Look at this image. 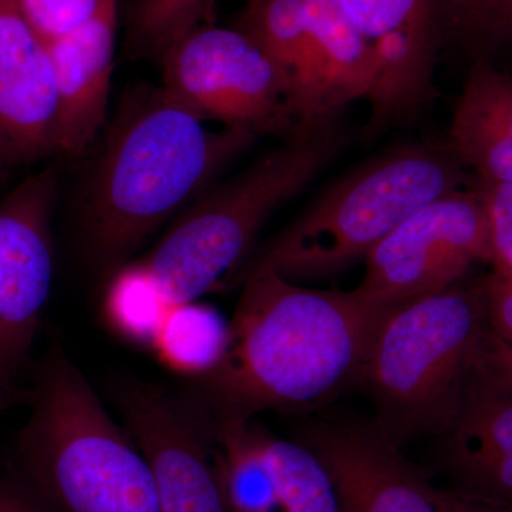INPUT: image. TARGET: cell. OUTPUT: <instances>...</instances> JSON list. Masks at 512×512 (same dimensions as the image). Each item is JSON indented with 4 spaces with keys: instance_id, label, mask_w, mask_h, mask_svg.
<instances>
[{
    "instance_id": "cell-19",
    "label": "cell",
    "mask_w": 512,
    "mask_h": 512,
    "mask_svg": "<svg viewBox=\"0 0 512 512\" xmlns=\"http://www.w3.org/2000/svg\"><path fill=\"white\" fill-rule=\"evenodd\" d=\"M478 183L512 184V128L463 89L450 126V146Z\"/></svg>"
},
{
    "instance_id": "cell-23",
    "label": "cell",
    "mask_w": 512,
    "mask_h": 512,
    "mask_svg": "<svg viewBox=\"0 0 512 512\" xmlns=\"http://www.w3.org/2000/svg\"><path fill=\"white\" fill-rule=\"evenodd\" d=\"M512 0H441L444 40L484 53L510 40Z\"/></svg>"
},
{
    "instance_id": "cell-7",
    "label": "cell",
    "mask_w": 512,
    "mask_h": 512,
    "mask_svg": "<svg viewBox=\"0 0 512 512\" xmlns=\"http://www.w3.org/2000/svg\"><path fill=\"white\" fill-rule=\"evenodd\" d=\"M163 90L202 121L254 136L295 133L284 72L239 29L205 26L163 57Z\"/></svg>"
},
{
    "instance_id": "cell-25",
    "label": "cell",
    "mask_w": 512,
    "mask_h": 512,
    "mask_svg": "<svg viewBox=\"0 0 512 512\" xmlns=\"http://www.w3.org/2000/svg\"><path fill=\"white\" fill-rule=\"evenodd\" d=\"M490 220L494 274L512 279V184L476 181Z\"/></svg>"
},
{
    "instance_id": "cell-20",
    "label": "cell",
    "mask_w": 512,
    "mask_h": 512,
    "mask_svg": "<svg viewBox=\"0 0 512 512\" xmlns=\"http://www.w3.org/2000/svg\"><path fill=\"white\" fill-rule=\"evenodd\" d=\"M229 322L217 309L198 301L173 305L154 340L158 355L171 369L204 376L220 362Z\"/></svg>"
},
{
    "instance_id": "cell-17",
    "label": "cell",
    "mask_w": 512,
    "mask_h": 512,
    "mask_svg": "<svg viewBox=\"0 0 512 512\" xmlns=\"http://www.w3.org/2000/svg\"><path fill=\"white\" fill-rule=\"evenodd\" d=\"M305 3L312 37V69L296 131L336 123L352 101L369 99L379 76L372 43L339 0Z\"/></svg>"
},
{
    "instance_id": "cell-22",
    "label": "cell",
    "mask_w": 512,
    "mask_h": 512,
    "mask_svg": "<svg viewBox=\"0 0 512 512\" xmlns=\"http://www.w3.org/2000/svg\"><path fill=\"white\" fill-rule=\"evenodd\" d=\"M218 0H133L130 36L136 49L160 56L185 36L215 25Z\"/></svg>"
},
{
    "instance_id": "cell-21",
    "label": "cell",
    "mask_w": 512,
    "mask_h": 512,
    "mask_svg": "<svg viewBox=\"0 0 512 512\" xmlns=\"http://www.w3.org/2000/svg\"><path fill=\"white\" fill-rule=\"evenodd\" d=\"M171 306L141 261L123 266L113 276L104 301L107 319L117 332L151 346Z\"/></svg>"
},
{
    "instance_id": "cell-3",
    "label": "cell",
    "mask_w": 512,
    "mask_h": 512,
    "mask_svg": "<svg viewBox=\"0 0 512 512\" xmlns=\"http://www.w3.org/2000/svg\"><path fill=\"white\" fill-rule=\"evenodd\" d=\"M473 184L450 147L393 148L343 174L288 227L256 245L227 285H242L262 272L292 282L338 275L365 261L384 237L424 205Z\"/></svg>"
},
{
    "instance_id": "cell-16",
    "label": "cell",
    "mask_w": 512,
    "mask_h": 512,
    "mask_svg": "<svg viewBox=\"0 0 512 512\" xmlns=\"http://www.w3.org/2000/svg\"><path fill=\"white\" fill-rule=\"evenodd\" d=\"M117 8L49 45L55 70L57 151L79 156L106 124Z\"/></svg>"
},
{
    "instance_id": "cell-14",
    "label": "cell",
    "mask_w": 512,
    "mask_h": 512,
    "mask_svg": "<svg viewBox=\"0 0 512 512\" xmlns=\"http://www.w3.org/2000/svg\"><path fill=\"white\" fill-rule=\"evenodd\" d=\"M55 70L49 45L16 0H0V150L33 161L57 151Z\"/></svg>"
},
{
    "instance_id": "cell-24",
    "label": "cell",
    "mask_w": 512,
    "mask_h": 512,
    "mask_svg": "<svg viewBox=\"0 0 512 512\" xmlns=\"http://www.w3.org/2000/svg\"><path fill=\"white\" fill-rule=\"evenodd\" d=\"M16 3L46 43L62 39L117 8V0H16Z\"/></svg>"
},
{
    "instance_id": "cell-31",
    "label": "cell",
    "mask_w": 512,
    "mask_h": 512,
    "mask_svg": "<svg viewBox=\"0 0 512 512\" xmlns=\"http://www.w3.org/2000/svg\"><path fill=\"white\" fill-rule=\"evenodd\" d=\"M15 400V386H13L12 377L6 376L0 372V414Z\"/></svg>"
},
{
    "instance_id": "cell-4",
    "label": "cell",
    "mask_w": 512,
    "mask_h": 512,
    "mask_svg": "<svg viewBox=\"0 0 512 512\" xmlns=\"http://www.w3.org/2000/svg\"><path fill=\"white\" fill-rule=\"evenodd\" d=\"M18 457L56 512H161L143 451L62 349L40 367Z\"/></svg>"
},
{
    "instance_id": "cell-10",
    "label": "cell",
    "mask_w": 512,
    "mask_h": 512,
    "mask_svg": "<svg viewBox=\"0 0 512 512\" xmlns=\"http://www.w3.org/2000/svg\"><path fill=\"white\" fill-rule=\"evenodd\" d=\"M375 49L379 76L363 137L419 119L434 97L444 43L441 0H339Z\"/></svg>"
},
{
    "instance_id": "cell-1",
    "label": "cell",
    "mask_w": 512,
    "mask_h": 512,
    "mask_svg": "<svg viewBox=\"0 0 512 512\" xmlns=\"http://www.w3.org/2000/svg\"><path fill=\"white\" fill-rule=\"evenodd\" d=\"M241 286L224 355L201 376L215 417L319 406L356 384L384 312L353 289L303 288L274 272Z\"/></svg>"
},
{
    "instance_id": "cell-18",
    "label": "cell",
    "mask_w": 512,
    "mask_h": 512,
    "mask_svg": "<svg viewBox=\"0 0 512 512\" xmlns=\"http://www.w3.org/2000/svg\"><path fill=\"white\" fill-rule=\"evenodd\" d=\"M261 47L291 84L295 128L308 94L312 37L305 0H248L238 28Z\"/></svg>"
},
{
    "instance_id": "cell-6",
    "label": "cell",
    "mask_w": 512,
    "mask_h": 512,
    "mask_svg": "<svg viewBox=\"0 0 512 512\" xmlns=\"http://www.w3.org/2000/svg\"><path fill=\"white\" fill-rule=\"evenodd\" d=\"M339 121L295 131L227 183L204 191L140 259L170 305L198 301L227 285L256 248L266 222L342 153Z\"/></svg>"
},
{
    "instance_id": "cell-5",
    "label": "cell",
    "mask_w": 512,
    "mask_h": 512,
    "mask_svg": "<svg viewBox=\"0 0 512 512\" xmlns=\"http://www.w3.org/2000/svg\"><path fill=\"white\" fill-rule=\"evenodd\" d=\"M484 329L483 279L383 313L356 380L375 407L372 421L383 436L400 447L447 433Z\"/></svg>"
},
{
    "instance_id": "cell-32",
    "label": "cell",
    "mask_w": 512,
    "mask_h": 512,
    "mask_svg": "<svg viewBox=\"0 0 512 512\" xmlns=\"http://www.w3.org/2000/svg\"><path fill=\"white\" fill-rule=\"evenodd\" d=\"M5 158H8L5 156V153H3L2 150H0V167H2V163H3V160H5Z\"/></svg>"
},
{
    "instance_id": "cell-15",
    "label": "cell",
    "mask_w": 512,
    "mask_h": 512,
    "mask_svg": "<svg viewBox=\"0 0 512 512\" xmlns=\"http://www.w3.org/2000/svg\"><path fill=\"white\" fill-rule=\"evenodd\" d=\"M443 458L460 495L512 511V392L474 366Z\"/></svg>"
},
{
    "instance_id": "cell-12",
    "label": "cell",
    "mask_w": 512,
    "mask_h": 512,
    "mask_svg": "<svg viewBox=\"0 0 512 512\" xmlns=\"http://www.w3.org/2000/svg\"><path fill=\"white\" fill-rule=\"evenodd\" d=\"M215 427L228 512H340L328 471L301 441L251 420L215 417Z\"/></svg>"
},
{
    "instance_id": "cell-27",
    "label": "cell",
    "mask_w": 512,
    "mask_h": 512,
    "mask_svg": "<svg viewBox=\"0 0 512 512\" xmlns=\"http://www.w3.org/2000/svg\"><path fill=\"white\" fill-rule=\"evenodd\" d=\"M485 326L512 345V279L491 272L483 279Z\"/></svg>"
},
{
    "instance_id": "cell-2",
    "label": "cell",
    "mask_w": 512,
    "mask_h": 512,
    "mask_svg": "<svg viewBox=\"0 0 512 512\" xmlns=\"http://www.w3.org/2000/svg\"><path fill=\"white\" fill-rule=\"evenodd\" d=\"M204 123L163 87L123 104L80 208L84 238L101 262L130 254L258 138Z\"/></svg>"
},
{
    "instance_id": "cell-11",
    "label": "cell",
    "mask_w": 512,
    "mask_h": 512,
    "mask_svg": "<svg viewBox=\"0 0 512 512\" xmlns=\"http://www.w3.org/2000/svg\"><path fill=\"white\" fill-rule=\"evenodd\" d=\"M56 192V171L46 168L0 201V372L12 379L29 357L52 289Z\"/></svg>"
},
{
    "instance_id": "cell-8",
    "label": "cell",
    "mask_w": 512,
    "mask_h": 512,
    "mask_svg": "<svg viewBox=\"0 0 512 512\" xmlns=\"http://www.w3.org/2000/svg\"><path fill=\"white\" fill-rule=\"evenodd\" d=\"M493 262L490 220L476 183L448 192L410 215L365 258L353 291L386 312L466 281Z\"/></svg>"
},
{
    "instance_id": "cell-26",
    "label": "cell",
    "mask_w": 512,
    "mask_h": 512,
    "mask_svg": "<svg viewBox=\"0 0 512 512\" xmlns=\"http://www.w3.org/2000/svg\"><path fill=\"white\" fill-rule=\"evenodd\" d=\"M464 90L476 96L488 109L512 128V76L478 59L468 74Z\"/></svg>"
},
{
    "instance_id": "cell-13",
    "label": "cell",
    "mask_w": 512,
    "mask_h": 512,
    "mask_svg": "<svg viewBox=\"0 0 512 512\" xmlns=\"http://www.w3.org/2000/svg\"><path fill=\"white\" fill-rule=\"evenodd\" d=\"M301 443L328 471L340 512H441L439 491L373 421L323 417L303 429Z\"/></svg>"
},
{
    "instance_id": "cell-33",
    "label": "cell",
    "mask_w": 512,
    "mask_h": 512,
    "mask_svg": "<svg viewBox=\"0 0 512 512\" xmlns=\"http://www.w3.org/2000/svg\"><path fill=\"white\" fill-rule=\"evenodd\" d=\"M510 40H512V13H511V22H510Z\"/></svg>"
},
{
    "instance_id": "cell-9",
    "label": "cell",
    "mask_w": 512,
    "mask_h": 512,
    "mask_svg": "<svg viewBox=\"0 0 512 512\" xmlns=\"http://www.w3.org/2000/svg\"><path fill=\"white\" fill-rule=\"evenodd\" d=\"M117 403L150 464L161 512H228L215 419L147 383H124Z\"/></svg>"
},
{
    "instance_id": "cell-29",
    "label": "cell",
    "mask_w": 512,
    "mask_h": 512,
    "mask_svg": "<svg viewBox=\"0 0 512 512\" xmlns=\"http://www.w3.org/2000/svg\"><path fill=\"white\" fill-rule=\"evenodd\" d=\"M0 512H56L30 487L0 480Z\"/></svg>"
},
{
    "instance_id": "cell-30",
    "label": "cell",
    "mask_w": 512,
    "mask_h": 512,
    "mask_svg": "<svg viewBox=\"0 0 512 512\" xmlns=\"http://www.w3.org/2000/svg\"><path fill=\"white\" fill-rule=\"evenodd\" d=\"M441 512H512L495 505L471 500L460 494L440 493Z\"/></svg>"
},
{
    "instance_id": "cell-28",
    "label": "cell",
    "mask_w": 512,
    "mask_h": 512,
    "mask_svg": "<svg viewBox=\"0 0 512 512\" xmlns=\"http://www.w3.org/2000/svg\"><path fill=\"white\" fill-rule=\"evenodd\" d=\"M474 366L495 384L512 392V345L493 335L487 326L478 343Z\"/></svg>"
}]
</instances>
